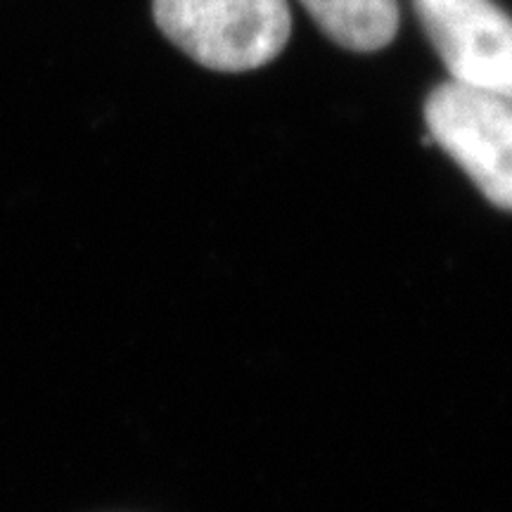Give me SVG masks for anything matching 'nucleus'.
Segmentation results:
<instances>
[{"instance_id": "1", "label": "nucleus", "mask_w": 512, "mask_h": 512, "mask_svg": "<svg viewBox=\"0 0 512 512\" xmlns=\"http://www.w3.org/2000/svg\"><path fill=\"white\" fill-rule=\"evenodd\" d=\"M162 34L214 72H249L273 62L292 34L287 0H155Z\"/></svg>"}, {"instance_id": "2", "label": "nucleus", "mask_w": 512, "mask_h": 512, "mask_svg": "<svg viewBox=\"0 0 512 512\" xmlns=\"http://www.w3.org/2000/svg\"><path fill=\"white\" fill-rule=\"evenodd\" d=\"M425 124L486 200L512 211V100L446 81L427 95Z\"/></svg>"}, {"instance_id": "3", "label": "nucleus", "mask_w": 512, "mask_h": 512, "mask_svg": "<svg viewBox=\"0 0 512 512\" xmlns=\"http://www.w3.org/2000/svg\"><path fill=\"white\" fill-rule=\"evenodd\" d=\"M453 83L512 100V17L494 0H413Z\"/></svg>"}, {"instance_id": "4", "label": "nucleus", "mask_w": 512, "mask_h": 512, "mask_svg": "<svg viewBox=\"0 0 512 512\" xmlns=\"http://www.w3.org/2000/svg\"><path fill=\"white\" fill-rule=\"evenodd\" d=\"M318 29L354 53H377L399 31L396 0H299Z\"/></svg>"}]
</instances>
